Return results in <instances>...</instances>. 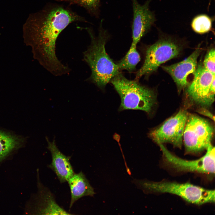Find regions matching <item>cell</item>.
<instances>
[{
	"instance_id": "obj_1",
	"label": "cell",
	"mask_w": 215,
	"mask_h": 215,
	"mask_svg": "<svg viewBox=\"0 0 215 215\" xmlns=\"http://www.w3.org/2000/svg\"><path fill=\"white\" fill-rule=\"evenodd\" d=\"M75 22H88L68 7L50 3L31 14L24 27V41L31 47L33 58L56 76L68 74L70 71L69 67L58 58L56 44L62 31Z\"/></svg>"
},
{
	"instance_id": "obj_2",
	"label": "cell",
	"mask_w": 215,
	"mask_h": 215,
	"mask_svg": "<svg viewBox=\"0 0 215 215\" xmlns=\"http://www.w3.org/2000/svg\"><path fill=\"white\" fill-rule=\"evenodd\" d=\"M102 20L99 24L98 34L96 36L93 29L84 28L91 39L90 45L83 53V60L88 65L91 75L87 80L101 89L116 75L120 72L115 63L107 53L105 45L110 37L102 26Z\"/></svg>"
},
{
	"instance_id": "obj_3",
	"label": "cell",
	"mask_w": 215,
	"mask_h": 215,
	"mask_svg": "<svg viewBox=\"0 0 215 215\" xmlns=\"http://www.w3.org/2000/svg\"><path fill=\"white\" fill-rule=\"evenodd\" d=\"M120 98L119 110H140L148 114L151 112L156 103L154 90L140 83L138 80L128 79L120 72L110 81Z\"/></svg>"
},
{
	"instance_id": "obj_4",
	"label": "cell",
	"mask_w": 215,
	"mask_h": 215,
	"mask_svg": "<svg viewBox=\"0 0 215 215\" xmlns=\"http://www.w3.org/2000/svg\"><path fill=\"white\" fill-rule=\"evenodd\" d=\"M134 183L145 192L168 193L177 195L187 202L198 205L214 203L215 191L204 188L188 183L154 182L134 180Z\"/></svg>"
},
{
	"instance_id": "obj_5",
	"label": "cell",
	"mask_w": 215,
	"mask_h": 215,
	"mask_svg": "<svg viewBox=\"0 0 215 215\" xmlns=\"http://www.w3.org/2000/svg\"><path fill=\"white\" fill-rule=\"evenodd\" d=\"M214 131L213 125L208 120L188 113L183 137L185 153L196 154L206 150L211 144Z\"/></svg>"
},
{
	"instance_id": "obj_6",
	"label": "cell",
	"mask_w": 215,
	"mask_h": 215,
	"mask_svg": "<svg viewBox=\"0 0 215 215\" xmlns=\"http://www.w3.org/2000/svg\"><path fill=\"white\" fill-rule=\"evenodd\" d=\"M182 47L170 39L159 40L147 49L144 63L137 72L135 79L147 76L156 71L166 62L176 57L180 53Z\"/></svg>"
},
{
	"instance_id": "obj_7",
	"label": "cell",
	"mask_w": 215,
	"mask_h": 215,
	"mask_svg": "<svg viewBox=\"0 0 215 215\" xmlns=\"http://www.w3.org/2000/svg\"><path fill=\"white\" fill-rule=\"evenodd\" d=\"M158 145L162 151L164 162L170 167L181 171L214 174L215 148L211 144L207 148L204 156L198 159L193 160L179 158L171 153L163 144Z\"/></svg>"
},
{
	"instance_id": "obj_8",
	"label": "cell",
	"mask_w": 215,
	"mask_h": 215,
	"mask_svg": "<svg viewBox=\"0 0 215 215\" xmlns=\"http://www.w3.org/2000/svg\"><path fill=\"white\" fill-rule=\"evenodd\" d=\"M215 79V75L206 70L200 62L193 80L186 88L189 98L203 108L211 105L214 100Z\"/></svg>"
},
{
	"instance_id": "obj_9",
	"label": "cell",
	"mask_w": 215,
	"mask_h": 215,
	"mask_svg": "<svg viewBox=\"0 0 215 215\" xmlns=\"http://www.w3.org/2000/svg\"><path fill=\"white\" fill-rule=\"evenodd\" d=\"M188 113L181 109L159 127L151 130L149 136L157 143H168L181 148L183 144L184 128Z\"/></svg>"
},
{
	"instance_id": "obj_10",
	"label": "cell",
	"mask_w": 215,
	"mask_h": 215,
	"mask_svg": "<svg viewBox=\"0 0 215 215\" xmlns=\"http://www.w3.org/2000/svg\"><path fill=\"white\" fill-rule=\"evenodd\" d=\"M201 50L197 48L185 60L174 64L162 67L163 69L172 77L176 84L179 92L187 88L195 75L197 67V59Z\"/></svg>"
},
{
	"instance_id": "obj_11",
	"label": "cell",
	"mask_w": 215,
	"mask_h": 215,
	"mask_svg": "<svg viewBox=\"0 0 215 215\" xmlns=\"http://www.w3.org/2000/svg\"><path fill=\"white\" fill-rule=\"evenodd\" d=\"M37 173L38 191L30 203L28 212L41 215L71 214L56 203L53 193L40 181Z\"/></svg>"
},
{
	"instance_id": "obj_12",
	"label": "cell",
	"mask_w": 215,
	"mask_h": 215,
	"mask_svg": "<svg viewBox=\"0 0 215 215\" xmlns=\"http://www.w3.org/2000/svg\"><path fill=\"white\" fill-rule=\"evenodd\" d=\"M133 13L132 26V42L131 45L136 46L141 39L153 24L155 18L149 8L150 0L143 4L137 0H131Z\"/></svg>"
},
{
	"instance_id": "obj_13",
	"label": "cell",
	"mask_w": 215,
	"mask_h": 215,
	"mask_svg": "<svg viewBox=\"0 0 215 215\" xmlns=\"http://www.w3.org/2000/svg\"><path fill=\"white\" fill-rule=\"evenodd\" d=\"M47 143V148L50 151L52 160L48 165L55 173L61 183L67 182L75 173L70 162L71 157L64 154L57 147L54 138L52 142L46 137Z\"/></svg>"
},
{
	"instance_id": "obj_14",
	"label": "cell",
	"mask_w": 215,
	"mask_h": 215,
	"mask_svg": "<svg viewBox=\"0 0 215 215\" xmlns=\"http://www.w3.org/2000/svg\"><path fill=\"white\" fill-rule=\"evenodd\" d=\"M67 182L71 193L70 209L80 198L85 196H93L95 194L93 188L82 171L75 173Z\"/></svg>"
},
{
	"instance_id": "obj_15",
	"label": "cell",
	"mask_w": 215,
	"mask_h": 215,
	"mask_svg": "<svg viewBox=\"0 0 215 215\" xmlns=\"http://www.w3.org/2000/svg\"><path fill=\"white\" fill-rule=\"evenodd\" d=\"M22 142L19 136L0 131V162L19 148Z\"/></svg>"
},
{
	"instance_id": "obj_16",
	"label": "cell",
	"mask_w": 215,
	"mask_h": 215,
	"mask_svg": "<svg viewBox=\"0 0 215 215\" xmlns=\"http://www.w3.org/2000/svg\"><path fill=\"white\" fill-rule=\"evenodd\" d=\"M140 60V55L136 49V46L131 45L125 56L116 63L119 70H126L132 72Z\"/></svg>"
},
{
	"instance_id": "obj_17",
	"label": "cell",
	"mask_w": 215,
	"mask_h": 215,
	"mask_svg": "<svg viewBox=\"0 0 215 215\" xmlns=\"http://www.w3.org/2000/svg\"><path fill=\"white\" fill-rule=\"evenodd\" d=\"M66 2L70 4H76L84 8L91 15L99 16L100 0H55Z\"/></svg>"
},
{
	"instance_id": "obj_18",
	"label": "cell",
	"mask_w": 215,
	"mask_h": 215,
	"mask_svg": "<svg viewBox=\"0 0 215 215\" xmlns=\"http://www.w3.org/2000/svg\"><path fill=\"white\" fill-rule=\"evenodd\" d=\"M211 19L205 14L198 15L192 21L191 26L193 30L199 34H203L210 30L212 27Z\"/></svg>"
},
{
	"instance_id": "obj_19",
	"label": "cell",
	"mask_w": 215,
	"mask_h": 215,
	"mask_svg": "<svg viewBox=\"0 0 215 215\" xmlns=\"http://www.w3.org/2000/svg\"><path fill=\"white\" fill-rule=\"evenodd\" d=\"M215 53L214 49H211L206 54L202 63L204 67L214 75L215 72Z\"/></svg>"
},
{
	"instance_id": "obj_20",
	"label": "cell",
	"mask_w": 215,
	"mask_h": 215,
	"mask_svg": "<svg viewBox=\"0 0 215 215\" xmlns=\"http://www.w3.org/2000/svg\"><path fill=\"white\" fill-rule=\"evenodd\" d=\"M198 112L200 113L210 117L211 119L214 120V117L213 115L208 110H206L205 108H202L198 110Z\"/></svg>"
}]
</instances>
